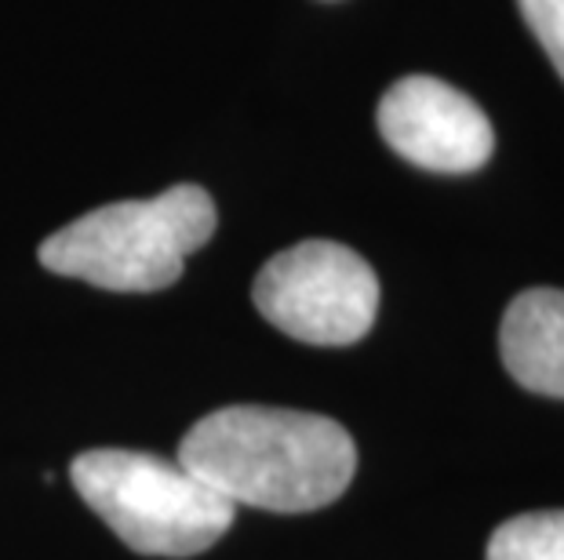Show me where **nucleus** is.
<instances>
[{
	"label": "nucleus",
	"mask_w": 564,
	"mask_h": 560,
	"mask_svg": "<svg viewBox=\"0 0 564 560\" xmlns=\"http://www.w3.org/2000/svg\"><path fill=\"white\" fill-rule=\"evenodd\" d=\"M178 462L234 506L310 514L350 487L357 444L328 415L230 404L189 426Z\"/></svg>",
	"instance_id": "nucleus-1"
},
{
	"label": "nucleus",
	"mask_w": 564,
	"mask_h": 560,
	"mask_svg": "<svg viewBox=\"0 0 564 560\" xmlns=\"http://www.w3.org/2000/svg\"><path fill=\"white\" fill-rule=\"evenodd\" d=\"M215 200L194 183L150 200H117L55 230L41 244V266L106 292H161L183 277L215 233Z\"/></svg>",
	"instance_id": "nucleus-2"
},
{
	"label": "nucleus",
	"mask_w": 564,
	"mask_h": 560,
	"mask_svg": "<svg viewBox=\"0 0 564 560\" xmlns=\"http://www.w3.org/2000/svg\"><path fill=\"white\" fill-rule=\"evenodd\" d=\"M77 495L147 557H197L230 531L237 506L183 462L128 448L84 451L69 466Z\"/></svg>",
	"instance_id": "nucleus-3"
},
{
	"label": "nucleus",
	"mask_w": 564,
	"mask_h": 560,
	"mask_svg": "<svg viewBox=\"0 0 564 560\" xmlns=\"http://www.w3.org/2000/svg\"><path fill=\"white\" fill-rule=\"evenodd\" d=\"M251 303L273 328L299 342L354 345L376 325L379 277L354 248L303 241L259 270Z\"/></svg>",
	"instance_id": "nucleus-4"
},
{
	"label": "nucleus",
	"mask_w": 564,
	"mask_h": 560,
	"mask_svg": "<svg viewBox=\"0 0 564 560\" xmlns=\"http://www.w3.org/2000/svg\"><path fill=\"white\" fill-rule=\"evenodd\" d=\"M379 135L415 168L466 175L485 168L496 150L488 113L470 95L441 77H401L382 95L376 113Z\"/></svg>",
	"instance_id": "nucleus-5"
},
{
	"label": "nucleus",
	"mask_w": 564,
	"mask_h": 560,
	"mask_svg": "<svg viewBox=\"0 0 564 560\" xmlns=\"http://www.w3.org/2000/svg\"><path fill=\"white\" fill-rule=\"evenodd\" d=\"M499 353L518 386L564 400V292H521L502 314Z\"/></svg>",
	"instance_id": "nucleus-6"
},
{
	"label": "nucleus",
	"mask_w": 564,
	"mask_h": 560,
	"mask_svg": "<svg viewBox=\"0 0 564 560\" xmlns=\"http://www.w3.org/2000/svg\"><path fill=\"white\" fill-rule=\"evenodd\" d=\"M485 560H564V509H535L502 520Z\"/></svg>",
	"instance_id": "nucleus-7"
},
{
	"label": "nucleus",
	"mask_w": 564,
	"mask_h": 560,
	"mask_svg": "<svg viewBox=\"0 0 564 560\" xmlns=\"http://www.w3.org/2000/svg\"><path fill=\"white\" fill-rule=\"evenodd\" d=\"M528 30L543 44L546 58L564 80V0H518Z\"/></svg>",
	"instance_id": "nucleus-8"
}]
</instances>
